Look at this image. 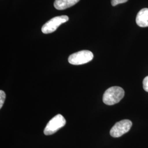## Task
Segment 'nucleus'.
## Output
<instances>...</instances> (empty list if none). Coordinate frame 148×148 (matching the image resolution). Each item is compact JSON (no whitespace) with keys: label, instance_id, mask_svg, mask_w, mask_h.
Instances as JSON below:
<instances>
[{"label":"nucleus","instance_id":"nucleus-4","mask_svg":"<svg viewBox=\"0 0 148 148\" xmlns=\"http://www.w3.org/2000/svg\"><path fill=\"white\" fill-rule=\"evenodd\" d=\"M67 16H57L54 17L43 25L41 30L43 34H48L55 32L62 24L69 21Z\"/></svg>","mask_w":148,"mask_h":148},{"label":"nucleus","instance_id":"nucleus-9","mask_svg":"<svg viewBox=\"0 0 148 148\" xmlns=\"http://www.w3.org/2000/svg\"><path fill=\"white\" fill-rule=\"evenodd\" d=\"M128 0H111V5L112 6H115L119 4H121L126 2Z\"/></svg>","mask_w":148,"mask_h":148},{"label":"nucleus","instance_id":"nucleus-2","mask_svg":"<svg viewBox=\"0 0 148 148\" xmlns=\"http://www.w3.org/2000/svg\"><path fill=\"white\" fill-rule=\"evenodd\" d=\"M93 58V54L87 50H83L73 53L69 56V63L75 65H82L90 62Z\"/></svg>","mask_w":148,"mask_h":148},{"label":"nucleus","instance_id":"nucleus-3","mask_svg":"<svg viewBox=\"0 0 148 148\" xmlns=\"http://www.w3.org/2000/svg\"><path fill=\"white\" fill-rule=\"evenodd\" d=\"M65 124L66 120L64 117L62 115L58 114L48 122L44 130V134L46 136L52 135L64 127Z\"/></svg>","mask_w":148,"mask_h":148},{"label":"nucleus","instance_id":"nucleus-7","mask_svg":"<svg viewBox=\"0 0 148 148\" xmlns=\"http://www.w3.org/2000/svg\"><path fill=\"white\" fill-rule=\"evenodd\" d=\"M79 0H55L54 6L58 10H64L76 4Z\"/></svg>","mask_w":148,"mask_h":148},{"label":"nucleus","instance_id":"nucleus-6","mask_svg":"<svg viewBox=\"0 0 148 148\" xmlns=\"http://www.w3.org/2000/svg\"><path fill=\"white\" fill-rule=\"evenodd\" d=\"M136 23L139 27H148V8H144L138 13Z\"/></svg>","mask_w":148,"mask_h":148},{"label":"nucleus","instance_id":"nucleus-5","mask_svg":"<svg viewBox=\"0 0 148 148\" xmlns=\"http://www.w3.org/2000/svg\"><path fill=\"white\" fill-rule=\"evenodd\" d=\"M132 126V122L129 120H123L116 122L110 130V135L112 137H121L128 132Z\"/></svg>","mask_w":148,"mask_h":148},{"label":"nucleus","instance_id":"nucleus-10","mask_svg":"<svg viewBox=\"0 0 148 148\" xmlns=\"http://www.w3.org/2000/svg\"><path fill=\"white\" fill-rule=\"evenodd\" d=\"M143 86L144 90L148 92V76L143 79Z\"/></svg>","mask_w":148,"mask_h":148},{"label":"nucleus","instance_id":"nucleus-1","mask_svg":"<svg viewBox=\"0 0 148 148\" xmlns=\"http://www.w3.org/2000/svg\"><path fill=\"white\" fill-rule=\"evenodd\" d=\"M125 95V91L120 87H111L106 90L103 97V102L108 106H112L120 102Z\"/></svg>","mask_w":148,"mask_h":148},{"label":"nucleus","instance_id":"nucleus-8","mask_svg":"<svg viewBox=\"0 0 148 148\" xmlns=\"http://www.w3.org/2000/svg\"><path fill=\"white\" fill-rule=\"evenodd\" d=\"M5 97H6V95H5V92L3 90H0V108L1 109L3 106V104L5 101Z\"/></svg>","mask_w":148,"mask_h":148}]
</instances>
